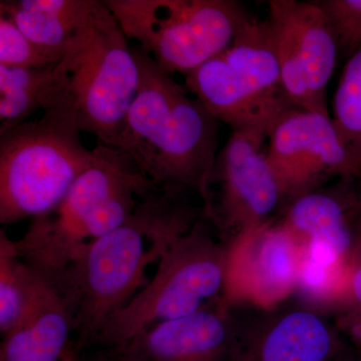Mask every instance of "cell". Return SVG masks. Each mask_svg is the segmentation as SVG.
Masks as SVG:
<instances>
[{
    "label": "cell",
    "instance_id": "1",
    "mask_svg": "<svg viewBox=\"0 0 361 361\" xmlns=\"http://www.w3.org/2000/svg\"><path fill=\"white\" fill-rule=\"evenodd\" d=\"M189 196L156 189L122 225L94 241L58 283L77 311L75 349L94 344L111 316L148 284L149 268L204 216Z\"/></svg>",
    "mask_w": 361,
    "mask_h": 361
},
{
    "label": "cell",
    "instance_id": "2",
    "mask_svg": "<svg viewBox=\"0 0 361 361\" xmlns=\"http://www.w3.org/2000/svg\"><path fill=\"white\" fill-rule=\"evenodd\" d=\"M132 49L139 90L115 148L127 154L157 189L198 195L205 211L221 123L148 52L137 44Z\"/></svg>",
    "mask_w": 361,
    "mask_h": 361
},
{
    "label": "cell",
    "instance_id": "3",
    "mask_svg": "<svg viewBox=\"0 0 361 361\" xmlns=\"http://www.w3.org/2000/svg\"><path fill=\"white\" fill-rule=\"evenodd\" d=\"M92 165L54 211L35 218L20 239V257L59 281L90 244L122 225L157 188L127 154L97 141Z\"/></svg>",
    "mask_w": 361,
    "mask_h": 361
},
{
    "label": "cell",
    "instance_id": "4",
    "mask_svg": "<svg viewBox=\"0 0 361 361\" xmlns=\"http://www.w3.org/2000/svg\"><path fill=\"white\" fill-rule=\"evenodd\" d=\"M139 82L129 39L104 1L92 0L54 68L51 99L44 111H58L80 132L115 147Z\"/></svg>",
    "mask_w": 361,
    "mask_h": 361
},
{
    "label": "cell",
    "instance_id": "5",
    "mask_svg": "<svg viewBox=\"0 0 361 361\" xmlns=\"http://www.w3.org/2000/svg\"><path fill=\"white\" fill-rule=\"evenodd\" d=\"M68 116L42 118L0 132V223L13 225L51 213L92 165V149Z\"/></svg>",
    "mask_w": 361,
    "mask_h": 361
},
{
    "label": "cell",
    "instance_id": "6",
    "mask_svg": "<svg viewBox=\"0 0 361 361\" xmlns=\"http://www.w3.org/2000/svg\"><path fill=\"white\" fill-rule=\"evenodd\" d=\"M227 244L205 216L169 248L148 284L109 318L94 344L115 350L135 334L222 300Z\"/></svg>",
    "mask_w": 361,
    "mask_h": 361
},
{
    "label": "cell",
    "instance_id": "7",
    "mask_svg": "<svg viewBox=\"0 0 361 361\" xmlns=\"http://www.w3.org/2000/svg\"><path fill=\"white\" fill-rule=\"evenodd\" d=\"M128 39L168 73H190L231 45L251 18L236 0H104Z\"/></svg>",
    "mask_w": 361,
    "mask_h": 361
},
{
    "label": "cell",
    "instance_id": "8",
    "mask_svg": "<svg viewBox=\"0 0 361 361\" xmlns=\"http://www.w3.org/2000/svg\"><path fill=\"white\" fill-rule=\"evenodd\" d=\"M268 133L232 130L216 160L204 216L225 243L274 220L283 195L264 151Z\"/></svg>",
    "mask_w": 361,
    "mask_h": 361
},
{
    "label": "cell",
    "instance_id": "9",
    "mask_svg": "<svg viewBox=\"0 0 361 361\" xmlns=\"http://www.w3.org/2000/svg\"><path fill=\"white\" fill-rule=\"evenodd\" d=\"M268 141L267 158L283 207L329 180H355L361 176V164L341 142L330 115L290 109L275 123Z\"/></svg>",
    "mask_w": 361,
    "mask_h": 361
},
{
    "label": "cell",
    "instance_id": "10",
    "mask_svg": "<svg viewBox=\"0 0 361 361\" xmlns=\"http://www.w3.org/2000/svg\"><path fill=\"white\" fill-rule=\"evenodd\" d=\"M223 302L276 307L295 293L303 246L280 221L241 233L227 242Z\"/></svg>",
    "mask_w": 361,
    "mask_h": 361
},
{
    "label": "cell",
    "instance_id": "11",
    "mask_svg": "<svg viewBox=\"0 0 361 361\" xmlns=\"http://www.w3.org/2000/svg\"><path fill=\"white\" fill-rule=\"evenodd\" d=\"M231 308L222 300L160 323L111 351L113 361H232L239 346Z\"/></svg>",
    "mask_w": 361,
    "mask_h": 361
},
{
    "label": "cell",
    "instance_id": "12",
    "mask_svg": "<svg viewBox=\"0 0 361 361\" xmlns=\"http://www.w3.org/2000/svg\"><path fill=\"white\" fill-rule=\"evenodd\" d=\"M339 180L289 202L280 222L308 250L353 265L361 253L360 193Z\"/></svg>",
    "mask_w": 361,
    "mask_h": 361
},
{
    "label": "cell",
    "instance_id": "13",
    "mask_svg": "<svg viewBox=\"0 0 361 361\" xmlns=\"http://www.w3.org/2000/svg\"><path fill=\"white\" fill-rule=\"evenodd\" d=\"M39 273L20 320L2 336L0 361H61L75 348V304L58 282Z\"/></svg>",
    "mask_w": 361,
    "mask_h": 361
},
{
    "label": "cell",
    "instance_id": "14",
    "mask_svg": "<svg viewBox=\"0 0 361 361\" xmlns=\"http://www.w3.org/2000/svg\"><path fill=\"white\" fill-rule=\"evenodd\" d=\"M341 353L336 330L318 311L301 307L252 330L232 361H336Z\"/></svg>",
    "mask_w": 361,
    "mask_h": 361
},
{
    "label": "cell",
    "instance_id": "15",
    "mask_svg": "<svg viewBox=\"0 0 361 361\" xmlns=\"http://www.w3.org/2000/svg\"><path fill=\"white\" fill-rule=\"evenodd\" d=\"M185 85L220 123L232 130L257 129L269 135L280 116L294 108L261 97L221 56L187 75Z\"/></svg>",
    "mask_w": 361,
    "mask_h": 361
},
{
    "label": "cell",
    "instance_id": "16",
    "mask_svg": "<svg viewBox=\"0 0 361 361\" xmlns=\"http://www.w3.org/2000/svg\"><path fill=\"white\" fill-rule=\"evenodd\" d=\"M282 2L316 109L319 113L330 115L326 92L339 54L336 35L317 2Z\"/></svg>",
    "mask_w": 361,
    "mask_h": 361
},
{
    "label": "cell",
    "instance_id": "17",
    "mask_svg": "<svg viewBox=\"0 0 361 361\" xmlns=\"http://www.w3.org/2000/svg\"><path fill=\"white\" fill-rule=\"evenodd\" d=\"M220 56L261 97L291 104L284 94L279 61L266 20L251 16Z\"/></svg>",
    "mask_w": 361,
    "mask_h": 361
},
{
    "label": "cell",
    "instance_id": "18",
    "mask_svg": "<svg viewBox=\"0 0 361 361\" xmlns=\"http://www.w3.org/2000/svg\"><path fill=\"white\" fill-rule=\"evenodd\" d=\"M92 0H1L0 13L14 21L28 39L66 51Z\"/></svg>",
    "mask_w": 361,
    "mask_h": 361
},
{
    "label": "cell",
    "instance_id": "19",
    "mask_svg": "<svg viewBox=\"0 0 361 361\" xmlns=\"http://www.w3.org/2000/svg\"><path fill=\"white\" fill-rule=\"evenodd\" d=\"M54 68H28L0 65V132L27 122L51 102Z\"/></svg>",
    "mask_w": 361,
    "mask_h": 361
},
{
    "label": "cell",
    "instance_id": "20",
    "mask_svg": "<svg viewBox=\"0 0 361 361\" xmlns=\"http://www.w3.org/2000/svg\"><path fill=\"white\" fill-rule=\"evenodd\" d=\"M39 271L18 254L14 240L0 231V334L6 336L23 315L32 298Z\"/></svg>",
    "mask_w": 361,
    "mask_h": 361
},
{
    "label": "cell",
    "instance_id": "21",
    "mask_svg": "<svg viewBox=\"0 0 361 361\" xmlns=\"http://www.w3.org/2000/svg\"><path fill=\"white\" fill-rule=\"evenodd\" d=\"M332 110L337 134L361 164V49L348 58L344 66Z\"/></svg>",
    "mask_w": 361,
    "mask_h": 361
},
{
    "label": "cell",
    "instance_id": "22",
    "mask_svg": "<svg viewBox=\"0 0 361 361\" xmlns=\"http://www.w3.org/2000/svg\"><path fill=\"white\" fill-rule=\"evenodd\" d=\"M63 49L35 44L21 32L13 20L0 13V65L18 68H45L58 65Z\"/></svg>",
    "mask_w": 361,
    "mask_h": 361
},
{
    "label": "cell",
    "instance_id": "23",
    "mask_svg": "<svg viewBox=\"0 0 361 361\" xmlns=\"http://www.w3.org/2000/svg\"><path fill=\"white\" fill-rule=\"evenodd\" d=\"M336 35L339 54L350 58L361 49V0H320Z\"/></svg>",
    "mask_w": 361,
    "mask_h": 361
},
{
    "label": "cell",
    "instance_id": "24",
    "mask_svg": "<svg viewBox=\"0 0 361 361\" xmlns=\"http://www.w3.org/2000/svg\"><path fill=\"white\" fill-rule=\"evenodd\" d=\"M342 303L348 305L351 310L355 311L356 314L360 316L361 319V253L355 259V263L351 267L348 294H346L345 299L341 304Z\"/></svg>",
    "mask_w": 361,
    "mask_h": 361
},
{
    "label": "cell",
    "instance_id": "25",
    "mask_svg": "<svg viewBox=\"0 0 361 361\" xmlns=\"http://www.w3.org/2000/svg\"><path fill=\"white\" fill-rule=\"evenodd\" d=\"M61 361H82L78 358V353L75 351V348L71 349Z\"/></svg>",
    "mask_w": 361,
    "mask_h": 361
},
{
    "label": "cell",
    "instance_id": "26",
    "mask_svg": "<svg viewBox=\"0 0 361 361\" xmlns=\"http://www.w3.org/2000/svg\"><path fill=\"white\" fill-rule=\"evenodd\" d=\"M336 361H350V360H344V358H339L338 360H336Z\"/></svg>",
    "mask_w": 361,
    "mask_h": 361
},
{
    "label": "cell",
    "instance_id": "27",
    "mask_svg": "<svg viewBox=\"0 0 361 361\" xmlns=\"http://www.w3.org/2000/svg\"><path fill=\"white\" fill-rule=\"evenodd\" d=\"M350 361H361V357L360 356V357H358V360H350Z\"/></svg>",
    "mask_w": 361,
    "mask_h": 361
},
{
    "label": "cell",
    "instance_id": "28",
    "mask_svg": "<svg viewBox=\"0 0 361 361\" xmlns=\"http://www.w3.org/2000/svg\"><path fill=\"white\" fill-rule=\"evenodd\" d=\"M103 361H113V360H110V358L108 357V358H106V360H104Z\"/></svg>",
    "mask_w": 361,
    "mask_h": 361
},
{
    "label": "cell",
    "instance_id": "29",
    "mask_svg": "<svg viewBox=\"0 0 361 361\" xmlns=\"http://www.w3.org/2000/svg\"><path fill=\"white\" fill-rule=\"evenodd\" d=\"M360 215H361V195H360Z\"/></svg>",
    "mask_w": 361,
    "mask_h": 361
},
{
    "label": "cell",
    "instance_id": "30",
    "mask_svg": "<svg viewBox=\"0 0 361 361\" xmlns=\"http://www.w3.org/2000/svg\"><path fill=\"white\" fill-rule=\"evenodd\" d=\"M361 195V194H360Z\"/></svg>",
    "mask_w": 361,
    "mask_h": 361
}]
</instances>
